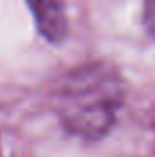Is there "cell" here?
Segmentation results:
<instances>
[{
  "label": "cell",
  "mask_w": 155,
  "mask_h": 157,
  "mask_svg": "<svg viewBox=\"0 0 155 157\" xmlns=\"http://www.w3.org/2000/svg\"><path fill=\"white\" fill-rule=\"evenodd\" d=\"M144 24L155 39V0H144Z\"/></svg>",
  "instance_id": "3957f363"
},
{
  "label": "cell",
  "mask_w": 155,
  "mask_h": 157,
  "mask_svg": "<svg viewBox=\"0 0 155 157\" xmlns=\"http://www.w3.org/2000/svg\"><path fill=\"white\" fill-rule=\"evenodd\" d=\"M119 102V77L102 66L80 68L62 90L60 115L71 132L97 137L112 126Z\"/></svg>",
  "instance_id": "6da1fadb"
},
{
  "label": "cell",
  "mask_w": 155,
  "mask_h": 157,
  "mask_svg": "<svg viewBox=\"0 0 155 157\" xmlns=\"http://www.w3.org/2000/svg\"><path fill=\"white\" fill-rule=\"evenodd\" d=\"M28 4L44 39L49 42H60L66 37L68 22L64 0H28Z\"/></svg>",
  "instance_id": "7a4b0ae2"
},
{
  "label": "cell",
  "mask_w": 155,
  "mask_h": 157,
  "mask_svg": "<svg viewBox=\"0 0 155 157\" xmlns=\"http://www.w3.org/2000/svg\"><path fill=\"white\" fill-rule=\"evenodd\" d=\"M0 157H2V148H0Z\"/></svg>",
  "instance_id": "277c9868"
}]
</instances>
